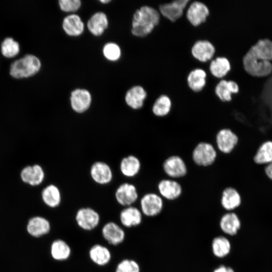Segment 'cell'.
<instances>
[{
  "label": "cell",
  "instance_id": "1",
  "mask_svg": "<svg viewBox=\"0 0 272 272\" xmlns=\"http://www.w3.org/2000/svg\"><path fill=\"white\" fill-rule=\"evenodd\" d=\"M272 41L260 39L252 46L243 58L246 72L255 77H263L272 72Z\"/></svg>",
  "mask_w": 272,
  "mask_h": 272
},
{
  "label": "cell",
  "instance_id": "2",
  "mask_svg": "<svg viewBox=\"0 0 272 272\" xmlns=\"http://www.w3.org/2000/svg\"><path fill=\"white\" fill-rule=\"evenodd\" d=\"M160 14L155 8L143 6L133 14L131 32L135 36L144 37L150 34L159 24Z\"/></svg>",
  "mask_w": 272,
  "mask_h": 272
},
{
  "label": "cell",
  "instance_id": "3",
  "mask_svg": "<svg viewBox=\"0 0 272 272\" xmlns=\"http://www.w3.org/2000/svg\"><path fill=\"white\" fill-rule=\"evenodd\" d=\"M41 62L35 55L28 54L14 61L10 68L11 75L15 78L32 76L40 69Z\"/></svg>",
  "mask_w": 272,
  "mask_h": 272
},
{
  "label": "cell",
  "instance_id": "4",
  "mask_svg": "<svg viewBox=\"0 0 272 272\" xmlns=\"http://www.w3.org/2000/svg\"><path fill=\"white\" fill-rule=\"evenodd\" d=\"M217 150L210 142L202 141L194 147L191 158L197 166L207 167L212 165L217 158Z\"/></svg>",
  "mask_w": 272,
  "mask_h": 272
},
{
  "label": "cell",
  "instance_id": "5",
  "mask_svg": "<svg viewBox=\"0 0 272 272\" xmlns=\"http://www.w3.org/2000/svg\"><path fill=\"white\" fill-rule=\"evenodd\" d=\"M162 169L168 178L176 180L184 177L188 172L186 162L177 155H172L166 158L163 162Z\"/></svg>",
  "mask_w": 272,
  "mask_h": 272
},
{
  "label": "cell",
  "instance_id": "6",
  "mask_svg": "<svg viewBox=\"0 0 272 272\" xmlns=\"http://www.w3.org/2000/svg\"><path fill=\"white\" fill-rule=\"evenodd\" d=\"M140 207L143 215L149 217L157 216L163 209V198L157 193H147L141 199Z\"/></svg>",
  "mask_w": 272,
  "mask_h": 272
},
{
  "label": "cell",
  "instance_id": "7",
  "mask_svg": "<svg viewBox=\"0 0 272 272\" xmlns=\"http://www.w3.org/2000/svg\"><path fill=\"white\" fill-rule=\"evenodd\" d=\"M238 141V135L230 128H222L216 134V148L221 153L229 154L234 150Z\"/></svg>",
  "mask_w": 272,
  "mask_h": 272
},
{
  "label": "cell",
  "instance_id": "8",
  "mask_svg": "<svg viewBox=\"0 0 272 272\" xmlns=\"http://www.w3.org/2000/svg\"><path fill=\"white\" fill-rule=\"evenodd\" d=\"M75 220L81 229L85 231H91L99 225L100 216L94 209L90 207H83L77 211Z\"/></svg>",
  "mask_w": 272,
  "mask_h": 272
},
{
  "label": "cell",
  "instance_id": "9",
  "mask_svg": "<svg viewBox=\"0 0 272 272\" xmlns=\"http://www.w3.org/2000/svg\"><path fill=\"white\" fill-rule=\"evenodd\" d=\"M158 194L164 199L174 200L182 194L183 188L176 179L168 178L162 179L158 183Z\"/></svg>",
  "mask_w": 272,
  "mask_h": 272
},
{
  "label": "cell",
  "instance_id": "10",
  "mask_svg": "<svg viewBox=\"0 0 272 272\" xmlns=\"http://www.w3.org/2000/svg\"><path fill=\"white\" fill-rule=\"evenodd\" d=\"M189 2L188 0H176L163 4L159 6V12L166 19L174 23L183 16Z\"/></svg>",
  "mask_w": 272,
  "mask_h": 272
},
{
  "label": "cell",
  "instance_id": "11",
  "mask_svg": "<svg viewBox=\"0 0 272 272\" xmlns=\"http://www.w3.org/2000/svg\"><path fill=\"white\" fill-rule=\"evenodd\" d=\"M210 15L209 8L204 3L194 1L188 7L186 13V19L194 27L205 23Z\"/></svg>",
  "mask_w": 272,
  "mask_h": 272
},
{
  "label": "cell",
  "instance_id": "12",
  "mask_svg": "<svg viewBox=\"0 0 272 272\" xmlns=\"http://www.w3.org/2000/svg\"><path fill=\"white\" fill-rule=\"evenodd\" d=\"M70 99L72 109L78 113H83L87 111L92 103L91 95L88 90L85 89L73 90Z\"/></svg>",
  "mask_w": 272,
  "mask_h": 272
},
{
  "label": "cell",
  "instance_id": "13",
  "mask_svg": "<svg viewBox=\"0 0 272 272\" xmlns=\"http://www.w3.org/2000/svg\"><path fill=\"white\" fill-rule=\"evenodd\" d=\"M138 197L139 193L137 187L129 183H122L115 192V198L117 202L125 207L132 206Z\"/></svg>",
  "mask_w": 272,
  "mask_h": 272
},
{
  "label": "cell",
  "instance_id": "14",
  "mask_svg": "<svg viewBox=\"0 0 272 272\" xmlns=\"http://www.w3.org/2000/svg\"><path fill=\"white\" fill-rule=\"evenodd\" d=\"M103 238L110 245L117 246L122 243L125 238L124 230L114 222H108L102 228Z\"/></svg>",
  "mask_w": 272,
  "mask_h": 272
},
{
  "label": "cell",
  "instance_id": "15",
  "mask_svg": "<svg viewBox=\"0 0 272 272\" xmlns=\"http://www.w3.org/2000/svg\"><path fill=\"white\" fill-rule=\"evenodd\" d=\"M90 173L93 181L101 185L109 183L113 178V172L110 166L102 161L94 163L90 168Z\"/></svg>",
  "mask_w": 272,
  "mask_h": 272
},
{
  "label": "cell",
  "instance_id": "16",
  "mask_svg": "<svg viewBox=\"0 0 272 272\" xmlns=\"http://www.w3.org/2000/svg\"><path fill=\"white\" fill-rule=\"evenodd\" d=\"M216 48L210 41L200 40L196 41L191 48V53L197 60L205 62L214 56Z\"/></svg>",
  "mask_w": 272,
  "mask_h": 272
},
{
  "label": "cell",
  "instance_id": "17",
  "mask_svg": "<svg viewBox=\"0 0 272 272\" xmlns=\"http://www.w3.org/2000/svg\"><path fill=\"white\" fill-rule=\"evenodd\" d=\"M242 199L240 194L234 187L228 186L222 191L220 202L225 210L232 212L241 204Z\"/></svg>",
  "mask_w": 272,
  "mask_h": 272
},
{
  "label": "cell",
  "instance_id": "18",
  "mask_svg": "<svg viewBox=\"0 0 272 272\" xmlns=\"http://www.w3.org/2000/svg\"><path fill=\"white\" fill-rule=\"evenodd\" d=\"M20 176L24 183L32 186H37L43 181L45 173L40 165L35 164L24 167L21 172Z\"/></svg>",
  "mask_w": 272,
  "mask_h": 272
},
{
  "label": "cell",
  "instance_id": "19",
  "mask_svg": "<svg viewBox=\"0 0 272 272\" xmlns=\"http://www.w3.org/2000/svg\"><path fill=\"white\" fill-rule=\"evenodd\" d=\"M143 220L140 209L132 206L125 207L119 214V220L124 227L129 228L140 225Z\"/></svg>",
  "mask_w": 272,
  "mask_h": 272
},
{
  "label": "cell",
  "instance_id": "20",
  "mask_svg": "<svg viewBox=\"0 0 272 272\" xmlns=\"http://www.w3.org/2000/svg\"><path fill=\"white\" fill-rule=\"evenodd\" d=\"M147 94L145 89L140 85L130 88L126 93L125 101L130 108L137 110L143 107Z\"/></svg>",
  "mask_w": 272,
  "mask_h": 272
},
{
  "label": "cell",
  "instance_id": "21",
  "mask_svg": "<svg viewBox=\"0 0 272 272\" xmlns=\"http://www.w3.org/2000/svg\"><path fill=\"white\" fill-rule=\"evenodd\" d=\"M219 226L225 234L234 236L240 229L241 223L238 216L233 212L224 214L220 219Z\"/></svg>",
  "mask_w": 272,
  "mask_h": 272
},
{
  "label": "cell",
  "instance_id": "22",
  "mask_svg": "<svg viewBox=\"0 0 272 272\" xmlns=\"http://www.w3.org/2000/svg\"><path fill=\"white\" fill-rule=\"evenodd\" d=\"M106 15L102 12L94 13L88 20L87 27L90 32L95 36L102 35L108 26Z\"/></svg>",
  "mask_w": 272,
  "mask_h": 272
},
{
  "label": "cell",
  "instance_id": "23",
  "mask_svg": "<svg viewBox=\"0 0 272 272\" xmlns=\"http://www.w3.org/2000/svg\"><path fill=\"white\" fill-rule=\"evenodd\" d=\"M238 84L234 81L222 80L220 81L215 88V92L218 98L222 102H230L232 100V95L239 92Z\"/></svg>",
  "mask_w": 272,
  "mask_h": 272
},
{
  "label": "cell",
  "instance_id": "24",
  "mask_svg": "<svg viewBox=\"0 0 272 272\" xmlns=\"http://www.w3.org/2000/svg\"><path fill=\"white\" fill-rule=\"evenodd\" d=\"M62 27L64 32L70 36H78L84 31V24L80 17L77 14H70L63 20Z\"/></svg>",
  "mask_w": 272,
  "mask_h": 272
},
{
  "label": "cell",
  "instance_id": "25",
  "mask_svg": "<svg viewBox=\"0 0 272 272\" xmlns=\"http://www.w3.org/2000/svg\"><path fill=\"white\" fill-rule=\"evenodd\" d=\"M51 228L48 220L44 217L36 216L30 219L27 225V231L31 236L39 237L48 234Z\"/></svg>",
  "mask_w": 272,
  "mask_h": 272
},
{
  "label": "cell",
  "instance_id": "26",
  "mask_svg": "<svg viewBox=\"0 0 272 272\" xmlns=\"http://www.w3.org/2000/svg\"><path fill=\"white\" fill-rule=\"evenodd\" d=\"M91 260L98 266H105L108 264L111 259V253L106 246L96 244L91 246L89 251Z\"/></svg>",
  "mask_w": 272,
  "mask_h": 272
},
{
  "label": "cell",
  "instance_id": "27",
  "mask_svg": "<svg viewBox=\"0 0 272 272\" xmlns=\"http://www.w3.org/2000/svg\"><path fill=\"white\" fill-rule=\"evenodd\" d=\"M119 167L121 173L124 176L133 177L140 171L141 162L137 156L130 155L121 159Z\"/></svg>",
  "mask_w": 272,
  "mask_h": 272
},
{
  "label": "cell",
  "instance_id": "28",
  "mask_svg": "<svg viewBox=\"0 0 272 272\" xmlns=\"http://www.w3.org/2000/svg\"><path fill=\"white\" fill-rule=\"evenodd\" d=\"M71 253L72 249L70 246L62 239H56L50 245L51 256L56 261H62L68 259Z\"/></svg>",
  "mask_w": 272,
  "mask_h": 272
},
{
  "label": "cell",
  "instance_id": "29",
  "mask_svg": "<svg viewBox=\"0 0 272 272\" xmlns=\"http://www.w3.org/2000/svg\"><path fill=\"white\" fill-rule=\"evenodd\" d=\"M206 78L207 73L203 70L195 69L187 77V85L192 91L200 92L206 85Z\"/></svg>",
  "mask_w": 272,
  "mask_h": 272
},
{
  "label": "cell",
  "instance_id": "30",
  "mask_svg": "<svg viewBox=\"0 0 272 272\" xmlns=\"http://www.w3.org/2000/svg\"><path fill=\"white\" fill-rule=\"evenodd\" d=\"M41 197L44 203L48 207L55 208L59 206L61 201V194L58 187L50 184L42 191Z\"/></svg>",
  "mask_w": 272,
  "mask_h": 272
},
{
  "label": "cell",
  "instance_id": "31",
  "mask_svg": "<svg viewBox=\"0 0 272 272\" xmlns=\"http://www.w3.org/2000/svg\"><path fill=\"white\" fill-rule=\"evenodd\" d=\"M209 69L213 76L217 78H222L230 71L231 64L226 57H217L211 61Z\"/></svg>",
  "mask_w": 272,
  "mask_h": 272
},
{
  "label": "cell",
  "instance_id": "32",
  "mask_svg": "<svg viewBox=\"0 0 272 272\" xmlns=\"http://www.w3.org/2000/svg\"><path fill=\"white\" fill-rule=\"evenodd\" d=\"M231 244L228 238L223 236L215 237L212 242V250L217 257L222 258L229 254Z\"/></svg>",
  "mask_w": 272,
  "mask_h": 272
},
{
  "label": "cell",
  "instance_id": "33",
  "mask_svg": "<svg viewBox=\"0 0 272 272\" xmlns=\"http://www.w3.org/2000/svg\"><path fill=\"white\" fill-rule=\"evenodd\" d=\"M172 106V101L170 97L166 95H161L153 103L152 111L157 117H165L170 113Z\"/></svg>",
  "mask_w": 272,
  "mask_h": 272
},
{
  "label": "cell",
  "instance_id": "34",
  "mask_svg": "<svg viewBox=\"0 0 272 272\" xmlns=\"http://www.w3.org/2000/svg\"><path fill=\"white\" fill-rule=\"evenodd\" d=\"M254 161L258 164L272 163V141L264 142L254 156Z\"/></svg>",
  "mask_w": 272,
  "mask_h": 272
},
{
  "label": "cell",
  "instance_id": "35",
  "mask_svg": "<svg viewBox=\"0 0 272 272\" xmlns=\"http://www.w3.org/2000/svg\"><path fill=\"white\" fill-rule=\"evenodd\" d=\"M1 51L3 55L6 57H13L20 51L19 43L12 38H6L2 43Z\"/></svg>",
  "mask_w": 272,
  "mask_h": 272
},
{
  "label": "cell",
  "instance_id": "36",
  "mask_svg": "<svg viewBox=\"0 0 272 272\" xmlns=\"http://www.w3.org/2000/svg\"><path fill=\"white\" fill-rule=\"evenodd\" d=\"M102 52L104 56L107 60L111 61L118 60L121 55L120 47L114 42L106 43L103 47Z\"/></svg>",
  "mask_w": 272,
  "mask_h": 272
},
{
  "label": "cell",
  "instance_id": "37",
  "mask_svg": "<svg viewBox=\"0 0 272 272\" xmlns=\"http://www.w3.org/2000/svg\"><path fill=\"white\" fill-rule=\"evenodd\" d=\"M115 272H141L139 264L132 259H123L117 264Z\"/></svg>",
  "mask_w": 272,
  "mask_h": 272
},
{
  "label": "cell",
  "instance_id": "38",
  "mask_svg": "<svg viewBox=\"0 0 272 272\" xmlns=\"http://www.w3.org/2000/svg\"><path fill=\"white\" fill-rule=\"evenodd\" d=\"M58 5L61 11L66 13L77 11L81 7L80 0H59Z\"/></svg>",
  "mask_w": 272,
  "mask_h": 272
},
{
  "label": "cell",
  "instance_id": "39",
  "mask_svg": "<svg viewBox=\"0 0 272 272\" xmlns=\"http://www.w3.org/2000/svg\"><path fill=\"white\" fill-rule=\"evenodd\" d=\"M213 272H235L231 267L224 265H221L216 268Z\"/></svg>",
  "mask_w": 272,
  "mask_h": 272
},
{
  "label": "cell",
  "instance_id": "40",
  "mask_svg": "<svg viewBox=\"0 0 272 272\" xmlns=\"http://www.w3.org/2000/svg\"><path fill=\"white\" fill-rule=\"evenodd\" d=\"M266 175L272 180V163L268 164L265 168Z\"/></svg>",
  "mask_w": 272,
  "mask_h": 272
},
{
  "label": "cell",
  "instance_id": "41",
  "mask_svg": "<svg viewBox=\"0 0 272 272\" xmlns=\"http://www.w3.org/2000/svg\"><path fill=\"white\" fill-rule=\"evenodd\" d=\"M99 2L102 4H106L111 2V0H100L99 1Z\"/></svg>",
  "mask_w": 272,
  "mask_h": 272
}]
</instances>
